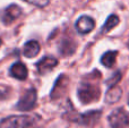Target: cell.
<instances>
[{"mask_svg":"<svg viewBox=\"0 0 129 128\" xmlns=\"http://www.w3.org/2000/svg\"><path fill=\"white\" fill-rule=\"evenodd\" d=\"M20 15H22V8L18 7L17 5H10V6H8L4 10L1 18H2L4 24L9 25L13 22H15L17 18H19Z\"/></svg>","mask_w":129,"mask_h":128,"instance_id":"8992f818","label":"cell"},{"mask_svg":"<svg viewBox=\"0 0 129 128\" xmlns=\"http://www.w3.org/2000/svg\"><path fill=\"white\" fill-rule=\"evenodd\" d=\"M59 50H60L61 54H63V56H70V54H73L74 52H75L76 44L70 39H63L60 43Z\"/></svg>","mask_w":129,"mask_h":128,"instance_id":"4fadbf2b","label":"cell"},{"mask_svg":"<svg viewBox=\"0 0 129 128\" xmlns=\"http://www.w3.org/2000/svg\"><path fill=\"white\" fill-rule=\"evenodd\" d=\"M117 54H118L117 51H107L101 58L102 65L105 66V67H112L114 65V62H116Z\"/></svg>","mask_w":129,"mask_h":128,"instance_id":"5bb4252c","label":"cell"},{"mask_svg":"<svg viewBox=\"0 0 129 128\" xmlns=\"http://www.w3.org/2000/svg\"><path fill=\"white\" fill-rule=\"evenodd\" d=\"M67 85H68V77L64 76V75H61L58 79H57L56 84H54L53 88H52L51 92V98L52 99H58L61 95L66 92Z\"/></svg>","mask_w":129,"mask_h":128,"instance_id":"9c48e42d","label":"cell"},{"mask_svg":"<svg viewBox=\"0 0 129 128\" xmlns=\"http://www.w3.org/2000/svg\"><path fill=\"white\" fill-rule=\"evenodd\" d=\"M101 95L100 88L89 82H82L78 86L77 97L83 104H88L91 102H95Z\"/></svg>","mask_w":129,"mask_h":128,"instance_id":"6da1fadb","label":"cell"},{"mask_svg":"<svg viewBox=\"0 0 129 128\" xmlns=\"http://www.w3.org/2000/svg\"><path fill=\"white\" fill-rule=\"evenodd\" d=\"M36 99H38V94L34 88L27 90L24 94L22 95V98L19 99V101L16 104V108L20 111H28L32 110L34 107L36 106Z\"/></svg>","mask_w":129,"mask_h":128,"instance_id":"277c9868","label":"cell"},{"mask_svg":"<svg viewBox=\"0 0 129 128\" xmlns=\"http://www.w3.org/2000/svg\"><path fill=\"white\" fill-rule=\"evenodd\" d=\"M128 103H129V95H128Z\"/></svg>","mask_w":129,"mask_h":128,"instance_id":"ac0fdd59","label":"cell"},{"mask_svg":"<svg viewBox=\"0 0 129 128\" xmlns=\"http://www.w3.org/2000/svg\"><path fill=\"white\" fill-rule=\"evenodd\" d=\"M24 1L28 2V4H32L34 5V6H38V7H45L49 5L50 0H24Z\"/></svg>","mask_w":129,"mask_h":128,"instance_id":"e0dca14e","label":"cell"},{"mask_svg":"<svg viewBox=\"0 0 129 128\" xmlns=\"http://www.w3.org/2000/svg\"><path fill=\"white\" fill-rule=\"evenodd\" d=\"M118 24H119V18H118V16H116V15H110L109 17L107 18V20H105L104 25H103L102 33H107V32L111 31V29L113 28V27H116Z\"/></svg>","mask_w":129,"mask_h":128,"instance_id":"9a60e30c","label":"cell"},{"mask_svg":"<svg viewBox=\"0 0 129 128\" xmlns=\"http://www.w3.org/2000/svg\"><path fill=\"white\" fill-rule=\"evenodd\" d=\"M128 47H129V43H128Z\"/></svg>","mask_w":129,"mask_h":128,"instance_id":"ffe728a7","label":"cell"},{"mask_svg":"<svg viewBox=\"0 0 129 128\" xmlns=\"http://www.w3.org/2000/svg\"><path fill=\"white\" fill-rule=\"evenodd\" d=\"M23 52H24V56L27 57V58H34L40 52V44L35 40L28 41V42L25 43Z\"/></svg>","mask_w":129,"mask_h":128,"instance_id":"8fae6325","label":"cell"},{"mask_svg":"<svg viewBox=\"0 0 129 128\" xmlns=\"http://www.w3.org/2000/svg\"><path fill=\"white\" fill-rule=\"evenodd\" d=\"M75 26L79 34H87L95 27V22L89 16H82L77 19Z\"/></svg>","mask_w":129,"mask_h":128,"instance_id":"52a82bcc","label":"cell"},{"mask_svg":"<svg viewBox=\"0 0 129 128\" xmlns=\"http://www.w3.org/2000/svg\"><path fill=\"white\" fill-rule=\"evenodd\" d=\"M120 79H121V73L120 72H117V73H114L113 76H112L111 78L108 79L107 84L110 86V87H113V86H116V84L118 83Z\"/></svg>","mask_w":129,"mask_h":128,"instance_id":"2e32d148","label":"cell"},{"mask_svg":"<svg viewBox=\"0 0 129 128\" xmlns=\"http://www.w3.org/2000/svg\"><path fill=\"white\" fill-rule=\"evenodd\" d=\"M109 122L112 128H128L129 127V111L123 108L116 109L109 116Z\"/></svg>","mask_w":129,"mask_h":128,"instance_id":"3957f363","label":"cell"},{"mask_svg":"<svg viewBox=\"0 0 129 128\" xmlns=\"http://www.w3.org/2000/svg\"><path fill=\"white\" fill-rule=\"evenodd\" d=\"M27 68L26 66L23 62L18 61L15 62L10 68V75L16 79H19V81H24L27 78Z\"/></svg>","mask_w":129,"mask_h":128,"instance_id":"30bf717a","label":"cell"},{"mask_svg":"<svg viewBox=\"0 0 129 128\" xmlns=\"http://www.w3.org/2000/svg\"><path fill=\"white\" fill-rule=\"evenodd\" d=\"M121 95H122V90L118 86H113V87H110L109 91L105 94V102L107 103H116L120 100Z\"/></svg>","mask_w":129,"mask_h":128,"instance_id":"7c38bea8","label":"cell"},{"mask_svg":"<svg viewBox=\"0 0 129 128\" xmlns=\"http://www.w3.org/2000/svg\"><path fill=\"white\" fill-rule=\"evenodd\" d=\"M101 112L100 110H94V111H88V112L84 113V115H76L73 116L71 120L76 122H79V124L83 125H88V126H92V125L96 124L98 120L101 118Z\"/></svg>","mask_w":129,"mask_h":128,"instance_id":"5b68a950","label":"cell"},{"mask_svg":"<svg viewBox=\"0 0 129 128\" xmlns=\"http://www.w3.org/2000/svg\"><path fill=\"white\" fill-rule=\"evenodd\" d=\"M35 122L32 116H10L0 121V128H27Z\"/></svg>","mask_w":129,"mask_h":128,"instance_id":"7a4b0ae2","label":"cell"},{"mask_svg":"<svg viewBox=\"0 0 129 128\" xmlns=\"http://www.w3.org/2000/svg\"><path fill=\"white\" fill-rule=\"evenodd\" d=\"M58 66V60L53 57H44L40 61L36 62V68L40 74H45V73L52 70L54 67Z\"/></svg>","mask_w":129,"mask_h":128,"instance_id":"ba28073f","label":"cell"},{"mask_svg":"<svg viewBox=\"0 0 129 128\" xmlns=\"http://www.w3.org/2000/svg\"><path fill=\"white\" fill-rule=\"evenodd\" d=\"M0 45H1V40H0Z\"/></svg>","mask_w":129,"mask_h":128,"instance_id":"d6986e66","label":"cell"}]
</instances>
